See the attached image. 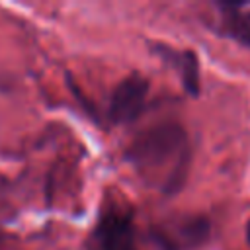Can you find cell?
I'll return each mask as SVG.
<instances>
[{
  "label": "cell",
  "mask_w": 250,
  "mask_h": 250,
  "mask_svg": "<svg viewBox=\"0 0 250 250\" xmlns=\"http://www.w3.org/2000/svg\"><path fill=\"white\" fill-rule=\"evenodd\" d=\"M127 158L148 186L174 193L188 176L189 143L180 125L162 123L135 137Z\"/></svg>",
  "instance_id": "6da1fadb"
},
{
  "label": "cell",
  "mask_w": 250,
  "mask_h": 250,
  "mask_svg": "<svg viewBox=\"0 0 250 250\" xmlns=\"http://www.w3.org/2000/svg\"><path fill=\"white\" fill-rule=\"evenodd\" d=\"M84 250H139L129 211L119 205L105 207L90 230Z\"/></svg>",
  "instance_id": "7a4b0ae2"
},
{
  "label": "cell",
  "mask_w": 250,
  "mask_h": 250,
  "mask_svg": "<svg viewBox=\"0 0 250 250\" xmlns=\"http://www.w3.org/2000/svg\"><path fill=\"white\" fill-rule=\"evenodd\" d=\"M148 80L141 74L125 76L113 90L107 105V117L115 125H125L141 117L148 98Z\"/></svg>",
  "instance_id": "3957f363"
},
{
  "label": "cell",
  "mask_w": 250,
  "mask_h": 250,
  "mask_svg": "<svg viewBox=\"0 0 250 250\" xmlns=\"http://www.w3.org/2000/svg\"><path fill=\"white\" fill-rule=\"evenodd\" d=\"M209 232V225L203 219H184L174 225L162 227L154 236L164 250H191L197 248Z\"/></svg>",
  "instance_id": "277c9868"
},
{
  "label": "cell",
  "mask_w": 250,
  "mask_h": 250,
  "mask_svg": "<svg viewBox=\"0 0 250 250\" xmlns=\"http://www.w3.org/2000/svg\"><path fill=\"white\" fill-rule=\"evenodd\" d=\"M221 29L230 39L250 47V4L244 2H227L217 4Z\"/></svg>",
  "instance_id": "5b68a950"
},
{
  "label": "cell",
  "mask_w": 250,
  "mask_h": 250,
  "mask_svg": "<svg viewBox=\"0 0 250 250\" xmlns=\"http://www.w3.org/2000/svg\"><path fill=\"white\" fill-rule=\"evenodd\" d=\"M166 62H170L178 74L182 76V82L188 92L197 94L199 92V62L197 57L191 51H174L170 47H158L156 49Z\"/></svg>",
  "instance_id": "8992f818"
},
{
  "label": "cell",
  "mask_w": 250,
  "mask_h": 250,
  "mask_svg": "<svg viewBox=\"0 0 250 250\" xmlns=\"http://www.w3.org/2000/svg\"><path fill=\"white\" fill-rule=\"evenodd\" d=\"M246 236H248V242H250V221H248V225H246Z\"/></svg>",
  "instance_id": "52a82bcc"
}]
</instances>
